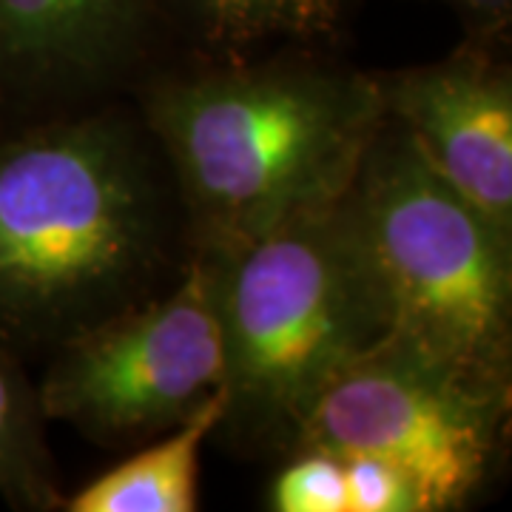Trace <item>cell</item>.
Segmentation results:
<instances>
[{
	"instance_id": "52a82bcc",
	"label": "cell",
	"mask_w": 512,
	"mask_h": 512,
	"mask_svg": "<svg viewBox=\"0 0 512 512\" xmlns=\"http://www.w3.org/2000/svg\"><path fill=\"white\" fill-rule=\"evenodd\" d=\"M384 114L447 183L512 231V80L481 49L376 74Z\"/></svg>"
},
{
	"instance_id": "5b68a950",
	"label": "cell",
	"mask_w": 512,
	"mask_h": 512,
	"mask_svg": "<svg viewBox=\"0 0 512 512\" xmlns=\"http://www.w3.org/2000/svg\"><path fill=\"white\" fill-rule=\"evenodd\" d=\"M507 399L510 390L476 382L387 333L328 384L293 450L382 458L410 478L424 512L456 510L493 467Z\"/></svg>"
},
{
	"instance_id": "ba28073f",
	"label": "cell",
	"mask_w": 512,
	"mask_h": 512,
	"mask_svg": "<svg viewBox=\"0 0 512 512\" xmlns=\"http://www.w3.org/2000/svg\"><path fill=\"white\" fill-rule=\"evenodd\" d=\"M137 0H0V80H89L126 49Z\"/></svg>"
},
{
	"instance_id": "9c48e42d",
	"label": "cell",
	"mask_w": 512,
	"mask_h": 512,
	"mask_svg": "<svg viewBox=\"0 0 512 512\" xmlns=\"http://www.w3.org/2000/svg\"><path fill=\"white\" fill-rule=\"evenodd\" d=\"M228 410L225 387L163 439L66 498L69 512H194L200 507L202 444L220 430Z\"/></svg>"
},
{
	"instance_id": "7c38bea8",
	"label": "cell",
	"mask_w": 512,
	"mask_h": 512,
	"mask_svg": "<svg viewBox=\"0 0 512 512\" xmlns=\"http://www.w3.org/2000/svg\"><path fill=\"white\" fill-rule=\"evenodd\" d=\"M271 510L348 512L345 461L328 450H293L285 470L274 478Z\"/></svg>"
},
{
	"instance_id": "6da1fadb",
	"label": "cell",
	"mask_w": 512,
	"mask_h": 512,
	"mask_svg": "<svg viewBox=\"0 0 512 512\" xmlns=\"http://www.w3.org/2000/svg\"><path fill=\"white\" fill-rule=\"evenodd\" d=\"M376 74L262 63L174 77L146 128L177 183L200 254H222L339 202L382 131Z\"/></svg>"
},
{
	"instance_id": "7a4b0ae2",
	"label": "cell",
	"mask_w": 512,
	"mask_h": 512,
	"mask_svg": "<svg viewBox=\"0 0 512 512\" xmlns=\"http://www.w3.org/2000/svg\"><path fill=\"white\" fill-rule=\"evenodd\" d=\"M137 128L89 114L0 140V339H66L131 305L165 254Z\"/></svg>"
},
{
	"instance_id": "277c9868",
	"label": "cell",
	"mask_w": 512,
	"mask_h": 512,
	"mask_svg": "<svg viewBox=\"0 0 512 512\" xmlns=\"http://www.w3.org/2000/svg\"><path fill=\"white\" fill-rule=\"evenodd\" d=\"M342 202L390 336L510 390L512 231L447 183L390 117Z\"/></svg>"
},
{
	"instance_id": "5bb4252c",
	"label": "cell",
	"mask_w": 512,
	"mask_h": 512,
	"mask_svg": "<svg viewBox=\"0 0 512 512\" xmlns=\"http://www.w3.org/2000/svg\"><path fill=\"white\" fill-rule=\"evenodd\" d=\"M478 32H501L510 23L512 0H447Z\"/></svg>"
},
{
	"instance_id": "30bf717a",
	"label": "cell",
	"mask_w": 512,
	"mask_h": 512,
	"mask_svg": "<svg viewBox=\"0 0 512 512\" xmlns=\"http://www.w3.org/2000/svg\"><path fill=\"white\" fill-rule=\"evenodd\" d=\"M43 421L37 387L0 345V495L20 510H55L63 501Z\"/></svg>"
},
{
	"instance_id": "8fae6325",
	"label": "cell",
	"mask_w": 512,
	"mask_h": 512,
	"mask_svg": "<svg viewBox=\"0 0 512 512\" xmlns=\"http://www.w3.org/2000/svg\"><path fill=\"white\" fill-rule=\"evenodd\" d=\"M211 43L225 49L259 40H316L342 23L345 0H177Z\"/></svg>"
},
{
	"instance_id": "4fadbf2b",
	"label": "cell",
	"mask_w": 512,
	"mask_h": 512,
	"mask_svg": "<svg viewBox=\"0 0 512 512\" xmlns=\"http://www.w3.org/2000/svg\"><path fill=\"white\" fill-rule=\"evenodd\" d=\"M348 512H424L419 490L393 464L373 456H348Z\"/></svg>"
},
{
	"instance_id": "8992f818",
	"label": "cell",
	"mask_w": 512,
	"mask_h": 512,
	"mask_svg": "<svg viewBox=\"0 0 512 512\" xmlns=\"http://www.w3.org/2000/svg\"><path fill=\"white\" fill-rule=\"evenodd\" d=\"M222 387L214 274L197 256L168 296L131 302L66 336L37 396L46 419L126 444L174 430Z\"/></svg>"
},
{
	"instance_id": "3957f363",
	"label": "cell",
	"mask_w": 512,
	"mask_h": 512,
	"mask_svg": "<svg viewBox=\"0 0 512 512\" xmlns=\"http://www.w3.org/2000/svg\"><path fill=\"white\" fill-rule=\"evenodd\" d=\"M342 200L200 254L214 274L225 350L220 430L251 444L293 450L328 384L390 333Z\"/></svg>"
}]
</instances>
